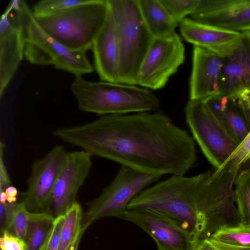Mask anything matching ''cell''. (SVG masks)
<instances>
[{
	"instance_id": "13",
	"label": "cell",
	"mask_w": 250,
	"mask_h": 250,
	"mask_svg": "<svg viewBox=\"0 0 250 250\" xmlns=\"http://www.w3.org/2000/svg\"><path fill=\"white\" fill-rule=\"evenodd\" d=\"M190 16L196 21L230 31L250 30V0H200Z\"/></svg>"
},
{
	"instance_id": "30",
	"label": "cell",
	"mask_w": 250,
	"mask_h": 250,
	"mask_svg": "<svg viewBox=\"0 0 250 250\" xmlns=\"http://www.w3.org/2000/svg\"><path fill=\"white\" fill-rule=\"evenodd\" d=\"M0 236L1 250H27L25 240L13 233L5 231L2 232Z\"/></svg>"
},
{
	"instance_id": "27",
	"label": "cell",
	"mask_w": 250,
	"mask_h": 250,
	"mask_svg": "<svg viewBox=\"0 0 250 250\" xmlns=\"http://www.w3.org/2000/svg\"><path fill=\"white\" fill-rule=\"evenodd\" d=\"M171 18L180 24L193 12L200 0H160Z\"/></svg>"
},
{
	"instance_id": "32",
	"label": "cell",
	"mask_w": 250,
	"mask_h": 250,
	"mask_svg": "<svg viewBox=\"0 0 250 250\" xmlns=\"http://www.w3.org/2000/svg\"><path fill=\"white\" fill-rule=\"evenodd\" d=\"M5 145L3 142H0V190L5 191L6 188L11 185L4 160Z\"/></svg>"
},
{
	"instance_id": "31",
	"label": "cell",
	"mask_w": 250,
	"mask_h": 250,
	"mask_svg": "<svg viewBox=\"0 0 250 250\" xmlns=\"http://www.w3.org/2000/svg\"><path fill=\"white\" fill-rule=\"evenodd\" d=\"M15 203H0V232H11L12 214Z\"/></svg>"
},
{
	"instance_id": "19",
	"label": "cell",
	"mask_w": 250,
	"mask_h": 250,
	"mask_svg": "<svg viewBox=\"0 0 250 250\" xmlns=\"http://www.w3.org/2000/svg\"><path fill=\"white\" fill-rule=\"evenodd\" d=\"M182 37L194 46L215 51L236 40L241 32L221 28L185 18L180 23Z\"/></svg>"
},
{
	"instance_id": "39",
	"label": "cell",
	"mask_w": 250,
	"mask_h": 250,
	"mask_svg": "<svg viewBox=\"0 0 250 250\" xmlns=\"http://www.w3.org/2000/svg\"><path fill=\"white\" fill-rule=\"evenodd\" d=\"M190 250H192V249H190Z\"/></svg>"
},
{
	"instance_id": "2",
	"label": "cell",
	"mask_w": 250,
	"mask_h": 250,
	"mask_svg": "<svg viewBox=\"0 0 250 250\" xmlns=\"http://www.w3.org/2000/svg\"><path fill=\"white\" fill-rule=\"evenodd\" d=\"M205 183L203 173L190 177L171 175L144 189L127 209L158 216L183 231L191 242L204 239L206 227L200 207Z\"/></svg>"
},
{
	"instance_id": "1",
	"label": "cell",
	"mask_w": 250,
	"mask_h": 250,
	"mask_svg": "<svg viewBox=\"0 0 250 250\" xmlns=\"http://www.w3.org/2000/svg\"><path fill=\"white\" fill-rule=\"evenodd\" d=\"M53 135L91 156L161 176L185 175L196 160L193 138L161 113L102 115Z\"/></svg>"
},
{
	"instance_id": "24",
	"label": "cell",
	"mask_w": 250,
	"mask_h": 250,
	"mask_svg": "<svg viewBox=\"0 0 250 250\" xmlns=\"http://www.w3.org/2000/svg\"><path fill=\"white\" fill-rule=\"evenodd\" d=\"M59 250H65L74 240L82 226L83 214L81 204L77 201L65 212Z\"/></svg>"
},
{
	"instance_id": "18",
	"label": "cell",
	"mask_w": 250,
	"mask_h": 250,
	"mask_svg": "<svg viewBox=\"0 0 250 250\" xmlns=\"http://www.w3.org/2000/svg\"><path fill=\"white\" fill-rule=\"evenodd\" d=\"M217 120L240 145L250 131L241 101L222 95L204 100Z\"/></svg>"
},
{
	"instance_id": "8",
	"label": "cell",
	"mask_w": 250,
	"mask_h": 250,
	"mask_svg": "<svg viewBox=\"0 0 250 250\" xmlns=\"http://www.w3.org/2000/svg\"><path fill=\"white\" fill-rule=\"evenodd\" d=\"M162 176L122 166L113 180L96 198L87 204L82 225L87 228L94 221L107 217L118 218L131 201Z\"/></svg>"
},
{
	"instance_id": "17",
	"label": "cell",
	"mask_w": 250,
	"mask_h": 250,
	"mask_svg": "<svg viewBox=\"0 0 250 250\" xmlns=\"http://www.w3.org/2000/svg\"><path fill=\"white\" fill-rule=\"evenodd\" d=\"M91 50L94 67L100 79L119 83L120 51L114 21L109 7L105 23L95 39Z\"/></svg>"
},
{
	"instance_id": "12",
	"label": "cell",
	"mask_w": 250,
	"mask_h": 250,
	"mask_svg": "<svg viewBox=\"0 0 250 250\" xmlns=\"http://www.w3.org/2000/svg\"><path fill=\"white\" fill-rule=\"evenodd\" d=\"M91 158L83 150L68 152L54 190L51 214L55 217L64 214L77 202L79 191L90 174Z\"/></svg>"
},
{
	"instance_id": "23",
	"label": "cell",
	"mask_w": 250,
	"mask_h": 250,
	"mask_svg": "<svg viewBox=\"0 0 250 250\" xmlns=\"http://www.w3.org/2000/svg\"><path fill=\"white\" fill-rule=\"evenodd\" d=\"M209 238L227 244L250 247V224L239 223L223 226Z\"/></svg>"
},
{
	"instance_id": "6",
	"label": "cell",
	"mask_w": 250,
	"mask_h": 250,
	"mask_svg": "<svg viewBox=\"0 0 250 250\" xmlns=\"http://www.w3.org/2000/svg\"><path fill=\"white\" fill-rule=\"evenodd\" d=\"M120 51L119 83L138 85L142 62L153 37L142 17L138 0H107Z\"/></svg>"
},
{
	"instance_id": "35",
	"label": "cell",
	"mask_w": 250,
	"mask_h": 250,
	"mask_svg": "<svg viewBox=\"0 0 250 250\" xmlns=\"http://www.w3.org/2000/svg\"><path fill=\"white\" fill-rule=\"evenodd\" d=\"M5 192L7 197V202L9 203L16 202L18 190L15 187L10 186L6 188Z\"/></svg>"
},
{
	"instance_id": "25",
	"label": "cell",
	"mask_w": 250,
	"mask_h": 250,
	"mask_svg": "<svg viewBox=\"0 0 250 250\" xmlns=\"http://www.w3.org/2000/svg\"><path fill=\"white\" fill-rule=\"evenodd\" d=\"M87 0H42L35 3L31 8L35 17L47 16L60 13L83 4Z\"/></svg>"
},
{
	"instance_id": "15",
	"label": "cell",
	"mask_w": 250,
	"mask_h": 250,
	"mask_svg": "<svg viewBox=\"0 0 250 250\" xmlns=\"http://www.w3.org/2000/svg\"><path fill=\"white\" fill-rule=\"evenodd\" d=\"M7 6L0 21V98L15 74L24 57V39L21 26Z\"/></svg>"
},
{
	"instance_id": "33",
	"label": "cell",
	"mask_w": 250,
	"mask_h": 250,
	"mask_svg": "<svg viewBox=\"0 0 250 250\" xmlns=\"http://www.w3.org/2000/svg\"><path fill=\"white\" fill-rule=\"evenodd\" d=\"M206 239L216 250H250V247L227 244L216 241L211 238Z\"/></svg>"
},
{
	"instance_id": "29",
	"label": "cell",
	"mask_w": 250,
	"mask_h": 250,
	"mask_svg": "<svg viewBox=\"0 0 250 250\" xmlns=\"http://www.w3.org/2000/svg\"><path fill=\"white\" fill-rule=\"evenodd\" d=\"M64 215L55 217L52 227L40 250H59Z\"/></svg>"
},
{
	"instance_id": "21",
	"label": "cell",
	"mask_w": 250,
	"mask_h": 250,
	"mask_svg": "<svg viewBox=\"0 0 250 250\" xmlns=\"http://www.w3.org/2000/svg\"><path fill=\"white\" fill-rule=\"evenodd\" d=\"M54 218L49 213L34 212L25 238L27 250H40L52 227Z\"/></svg>"
},
{
	"instance_id": "20",
	"label": "cell",
	"mask_w": 250,
	"mask_h": 250,
	"mask_svg": "<svg viewBox=\"0 0 250 250\" xmlns=\"http://www.w3.org/2000/svg\"><path fill=\"white\" fill-rule=\"evenodd\" d=\"M144 21L153 38L175 33L178 24L171 18L160 0H138Z\"/></svg>"
},
{
	"instance_id": "9",
	"label": "cell",
	"mask_w": 250,
	"mask_h": 250,
	"mask_svg": "<svg viewBox=\"0 0 250 250\" xmlns=\"http://www.w3.org/2000/svg\"><path fill=\"white\" fill-rule=\"evenodd\" d=\"M185 59V46L176 33L153 38L139 69L138 85L153 90L163 88Z\"/></svg>"
},
{
	"instance_id": "38",
	"label": "cell",
	"mask_w": 250,
	"mask_h": 250,
	"mask_svg": "<svg viewBox=\"0 0 250 250\" xmlns=\"http://www.w3.org/2000/svg\"><path fill=\"white\" fill-rule=\"evenodd\" d=\"M79 243L77 244V245L76 246L75 248H74V250H78V247H79Z\"/></svg>"
},
{
	"instance_id": "28",
	"label": "cell",
	"mask_w": 250,
	"mask_h": 250,
	"mask_svg": "<svg viewBox=\"0 0 250 250\" xmlns=\"http://www.w3.org/2000/svg\"><path fill=\"white\" fill-rule=\"evenodd\" d=\"M249 160H250V131L234 153L221 168L226 167L239 170L241 166Z\"/></svg>"
},
{
	"instance_id": "7",
	"label": "cell",
	"mask_w": 250,
	"mask_h": 250,
	"mask_svg": "<svg viewBox=\"0 0 250 250\" xmlns=\"http://www.w3.org/2000/svg\"><path fill=\"white\" fill-rule=\"evenodd\" d=\"M186 123L206 158L220 169L238 147L205 100H190L185 108Z\"/></svg>"
},
{
	"instance_id": "11",
	"label": "cell",
	"mask_w": 250,
	"mask_h": 250,
	"mask_svg": "<svg viewBox=\"0 0 250 250\" xmlns=\"http://www.w3.org/2000/svg\"><path fill=\"white\" fill-rule=\"evenodd\" d=\"M214 51L223 63L221 95L237 98L250 89V30L241 32L234 42Z\"/></svg>"
},
{
	"instance_id": "4",
	"label": "cell",
	"mask_w": 250,
	"mask_h": 250,
	"mask_svg": "<svg viewBox=\"0 0 250 250\" xmlns=\"http://www.w3.org/2000/svg\"><path fill=\"white\" fill-rule=\"evenodd\" d=\"M12 10L21 24L24 39V57L30 63L52 65L76 76L92 73L93 65L86 51L70 50L46 34L38 24L31 9L22 0H11Z\"/></svg>"
},
{
	"instance_id": "37",
	"label": "cell",
	"mask_w": 250,
	"mask_h": 250,
	"mask_svg": "<svg viewBox=\"0 0 250 250\" xmlns=\"http://www.w3.org/2000/svg\"><path fill=\"white\" fill-rule=\"evenodd\" d=\"M237 98L240 99L250 110V89L240 93Z\"/></svg>"
},
{
	"instance_id": "16",
	"label": "cell",
	"mask_w": 250,
	"mask_h": 250,
	"mask_svg": "<svg viewBox=\"0 0 250 250\" xmlns=\"http://www.w3.org/2000/svg\"><path fill=\"white\" fill-rule=\"evenodd\" d=\"M118 218L132 223L149 235L158 250H190L191 241L179 228L151 213L126 210Z\"/></svg>"
},
{
	"instance_id": "5",
	"label": "cell",
	"mask_w": 250,
	"mask_h": 250,
	"mask_svg": "<svg viewBox=\"0 0 250 250\" xmlns=\"http://www.w3.org/2000/svg\"><path fill=\"white\" fill-rule=\"evenodd\" d=\"M107 0H87L60 13L35 17L40 27L67 48L88 51L106 21Z\"/></svg>"
},
{
	"instance_id": "36",
	"label": "cell",
	"mask_w": 250,
	"mask_h": 250,
	"mask_svg": "<svg viewBox=\"0 0 250 250\" xmlns=\"http://www.w3.org/2000/svg\"><path fill=\"white\" fill-rule=\"evenodd\" d=\"M87 229L86 228L84 227L83 225L82 228L74 240L70 243V244L66 248L65 250H74L77 244L79 243L82 238L83 233Z\"/></svg>"
},
{
	"instance_id": "26",
	"label": "cell",
	"mask_w": 250,
	"mask_h": 250,
	"mask_svg": "<svg viewBox=\"0 0 250 250\" xmlns=\"http://www.w3.org/2000/svg\"><path fill=\"white\" fill-rule=\"evenodd\" d=\"M34 212L27 209L22 202L14 205L11 233L25 240L28 225Z\"/></svg>"
},
{
	"instance_id": "22",
	"label": "cell",
	"mask_w": 250,
	"mask_h": 250,
	"mask_svg": "<svg viewBox=\"0 0 250 250\" xmlns=\"http://www.w3.org/2000/svg\"><path fill=\"white\" fill-rule=\"evenodd\" d=\"M234 184V199L239 223L250 224V169L238 174Z\"/></svg>"
},
{
	"instance_id": "14",
	"label": "cell",
	"mask_w": 250,
	"mask_h": 250,
	"mask_svg": "<svg viewBox=\"0 0 250 250\" xmlns=\"http://www.w3.org/2000/svg\"><path fill=\"white\" fill-rule=\"evenodd\" d=\"M223 63L216 52L194 46L189 100H204L221 94Z\"/></svg>"
},
{
	"instance_id": "34",
	"label": "cell",
	"mask_w": 250,
	"mask_h": 250,
	"mask_svg": "<svg viewBox=\"0 0 250 250\" xmlns=\"http://www.w3.org/2000/svg\"><path fill=\"white\" fill-rule=\"evenodd\" d=\"M190 249L192 250H216L205 239H198L191 242Z\"/></svg>"
},
{
	"instance_id": "3",
	"label": "cell",
	"mask_w": 250,
	"mask_h": 250,
	"mask_svg": "<svg viewBox=\"0 0 250 250\" xmlns=\"http://www.w3.org/2000/svg\"><path fill=\"white\" fill-rule=\"evenodd\" d=\"M78 108L100 116L151 112L161 102L151 90L135 85L106 81L92 82L76 76L71 85Z\"/></svg>"
},
{
	"instance_id": "10",
	"label": "cell",
	"mask_w": 250,
	"mask_h": 250,
	"mask_svg": "<svg viewBox=\"0 0 250 250\" xmlns=\"http://www.w3.org/2000/svg\"><path fill=\"white\" fill-rule=\"evenodd\" d=\"M67 154L62 146L57 145L33 163L22 201L28 210L51 214L54 188Z\"/></svg>"
}]
</instances>
